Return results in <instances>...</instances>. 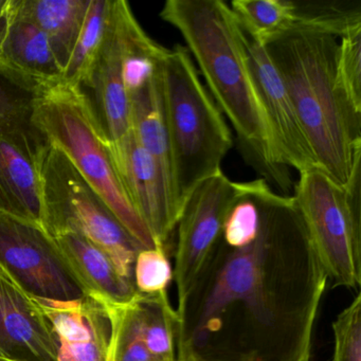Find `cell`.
Segmentation results:
<instances>
[{
	"label": "cell",
	"mask_w": 361,
	"mask_h": 361,
	"mask_svg": "<svg viewBox=\"0 0 361 361\" xmlns=\"http://www.w3.org/2000/svg\"><path fill=\"white\" fill-rule=\"evenodd\" d=\"M261 226L219 240L178 317L177 361H310L327 286L293 196L257 179Z\"/></svg>",
	"instance_id": "1"
},
{
	"label": "cell",
	"mask_w": 361,
	"mask_h": 361,
	"mask_svg": "<svg viewBox=\"0 0 361 361\" xmlns=\"http://www.w3.org/2000/svg\"><path fill=\"white\" fill-rule=\"evenodd\" d=\"M162 20L176 28L209 94L235 132L240 152L264 180L290 196L295 183L276 147L249 68L244 33L223 0H168Z\"/></svg>",
	"instance_id": "2"
},
{
	"label": "cell",
	"mask_w": 361,
	"mask_h": 361,
	"mask_svg": "<svg viewBox=\"0 0 361 361\" xmlns=\"http://www.w3.org/2000/svg\"><path fill=\"white\" fill-rule=\"evenodd\" d=\"M312 145L319 168L344 185L361 157V121L344 107L335 88L338 41L290 32L265 46Z\"/></svg>",
	"instance_id": "3"
},
{
	"label": "cell",
	"mask_w": 361,
	"mask_h": 361,
	"mask_svg": "<svg viewBox=\"0 0 361 361\" xmlns=\"http://www.w3.org/2000/svg\"><path fill=\"white\" fill-rule=\"evenodd\" d=\"M161 87L178 223L190 194L202 181L221 171L233 138L225 117L200 81L185 46L176 45L164 52Z\"/></svg>",
	"instance_id": "4"
},
{
	"label": "cell",
	"mask_w": 361,
	"mask_h": 361,
	"mask_svg": "<svg viewBox=\"0 0 361 361\" xmlns=\"http://www.w3.org/2000/svg\"><path fill=\"white\" fill-rule=\"evenodd\" d=\"M35 120L49 145L67 156L130 235L145 249L159 248L128 200L83 90L62 80L43 83Z\"/></svg>",
	"instance_id": "5"
},
{
	"label": "cell",
	"mask_w": 361,
	"mask_h": 361,
	"mask_svg": "<svg viewBox=\"0 0 361 361\" xmlns=\"http://www.w3.org/2000/svg\"><path fill=\"white\" fill-rule=\"evenodd\" d=\"M293 198L312 249L336 286L361 284V157L338 185L320 169L300 173Z\"/></svg>",
	"instance_id": "6"
},
{
	"label": "cell",
	"mask_w": 361,
	"mask_h": 361,
	"mask_svg": "<svg viewBox=\"0 0 361 361\" xmlns=\"http://www.w3.org/2000/svg\"><path fill=\"white\" fill-rule=\"evenodd\" d=\"M37 166L46 231L52 238L67 232L85 236L134 282L135 259L145 248L61 149L50 145Z\"/></svg>",
	"instance_id": "7"
},
{
	"label": "cell",
	"mask_w": 361,
	"mask_h": 361,
	"mask_svg": "<svg viewBox=\"0 0 361 361\" xmlns=\"http://www.w3.org/2000/svg\"><path fill=\"white\" fill-rule=\"evenodd\" d=\"M0 272L35 299L85 297L56 240L41 226L0 216Z\"/></svg>",
	"instance_id": "8"
},
{
	"label": "cell",
	"mask_w": 361,
	"mask_h": 361,
	"mask_svg": "<svg viewBox=\"0 0 361 361\" xmlns=\"http://www.w3.org/2000/svg\"><path fill=\"white\" fill-rule=\"evenodd\" d=\"M238 194V183L219 171L193 190L177 223L173 280L177 289V317L214 252L224 223Z\"/></svg>",
	"instance_id": "9"
},
{
	"label": "cell",
	"mask_w": 361,
	"mask_h": 361,
	"mask_svg": "<svg viewBox=\"0 0 361 361\" xmlns=\"http://www.w3.org/2000/svg\"><path fill=\"white\" fill-rule=\"evenodd\" d=\"M137 22L124 0H111L109 20L85 87L101 135L107 145L121 140L130 130V97L124 86L123 63L128 39Z\"/></svg>",
	"instance_id": "10"
},
{
	"label": "cell",
	"mask_w": 361,
	"mask_h": 361,
	"mask_svg": "<svg viewBox=\"0 0 361 361\" xmlns=\"http://www.w3.org/2000/svg\"><path fill=\"white\" fill-rule=\"evenodd\" d=\"M243 33L249 68L283 161L299 174L320 169L293 101L266 48L251 39L244 30Z\"/></svg>",
	"instance_id": "11"
},
{
	"label": "cell",
	"mask_w": 361,
	"mask_h": 361,
	"mask_svg": "<svg viewBox=\"0 0 361 361\" xmlns=\"http://www.w3.org/2000/svg\"><path fill=\"white\" fill-rule=\"evenodd\" d=\"M114 166L133 207L149 228L159 248L166 250L176 228L170 194L157 164L141 147L132 130L109 145Z\"/></svg>",
	"instance_id": "12"
},
{
	"label": "cell",
	"mask_w": 361,
	"mask_h": 361,
	"mask_svg": "<svg viewBox=\"0 0 361 361\" xmlns=\"http://www.w3.org/2000/svg\"><path fill=\"white\" fill-rule=\"evenodd\" d=\"M0 359L58 361L51 324L30 297L0 272Z\"/></svg>",
	"instance_id": "13"
},
{
	"label": "cell",
	"mask_w": 361,
	"mask_h": 361,
	"mask_svg": "<svg viewBox=\"0 0 361 361\" xmlns=\"http://www.w3.org/2000/svg\"><path fill=\"white\" fill-rule=\"evenodd\" d=\"M35 300L51 324L58 361H107L111 322L98 299Z\"/></svg>",
	"instance_id": "14"
},
{
	"label": "cell",
	"mask_w": 361,
	"mask_h": 361,
	"mask_svg": "<svg viewBox=\"0 0 361 361\" xmlns=\"http://www.w3.org/2000/svg\"><path fill=\"white\" fill-rule=\"evenodd\" d=\"M42 85L0 58V136L37 164L50 145L35 120Z\"/></svg>",
	"instance_id": "15"
},
{
	"label": "cell",
	"mask_w": 361,
	"mask_h": 361,
	"mask_svg": "<svg viewBox=\"0 0 361 361\" xmlns=\"http://www.w3.org/2000/svg\"><path fill=\"white\" fill-rule=\"evenodd\" d=\"M0 58L42 83L61 81L64 75L47 35L20 16L11 0L0 22Z\"/></svg>",
	"instance_id": "16"
},
{
	"label": "cell",
	"mask_w": 361,
	"mask_h": 361,
	"mask_svg": "<svg viewBox=\"0 0 361 361\" xmlns=\"http://www.w3.org/2000/svg\"><path fill=\"white\" fill-rule=\"evenodd\" d=\"M54 238L86 295L124 304L138 293L134 282L123 278L109 255L85 236L67 232Z\"/></svg>",
	"instance_id": "17"
},
{
	"label": "cell",
	"mask_w": 361,
	"mask_h": 361,
	"mask_svg": "<svg viewBox=\"0 0 361 361\" xmlns=\"http://www.w3.org/2000/svg\"><path fill=\"white\" fill-rule=\"evenodd\" d=\"M130 130L161 173L170 194L173 216L177 225L173 202L172 160L162 99L161 61L151 81L145 87L130 94Z\"/></svg>",
	"instance_id": "18"
},
{
	"label": "cell",
	"mask_w": 361,
	"mask_h": 361,
	"mask_svg": "<svg viewBox=\"0 0 361 361\" xmlns=\"http://www.w3.org/2000/svg\"><path fill=\"white\" fill-rule=\"evenodd\" d=\"M0 216L44 228L37 164L3 136H0Z\"/></svg>",
	"instance_id": "19"
},
{
	"label": "cell",
	"mask_w": 361,
	"mask_h": 361,
	"mask_svg": "<svg viewBox=\"0 0 361 361\" xmlns=\"http://www.w3.org/2000/svg\"><path fill=\"white\" fill-rule=\"evenodd\" d=\"M90 0H11L12 8L45 32L66 68L79 39Z\"/></svg>",
	"instance_id": "20"
},
{
	"label": "cell",
	"mask_w": 361,
	"mask_h": 361,
	"mask_svg": "<svg viewBox=\"0 0 361 361\" xmlns=\"http://www.w3.org/2000/svg\"><path fill=\"white\" fill-rule=\"evenodd\" d=\"M291 32H310L341 39L361 29V3L355 0H293ZM290 33V32H289Z\"/></svg>",
	"instance_id": "21"
},
{
	"label": "cell",
	"mask_w": 361,
	"mask_h": 361,
	"mask_svg": "<svg viewBox=\"0 0 361 361\" xmlns=\"http://www.w3.org/2000/svg\"><path fill=\"white\" fill-rule=\"evenodd\" d=\"M240 28L265 47L293 30V0H233L230 4Z\"/></svg>",
	"instance_id": "22"
},
{
	"label": "cell",
	"mask_w": 361,
	"mask_h": 361,
	"mask_svg": "<svg viewBox=\"0 0 361 361\" xmlns=\"http://www.w3.org/2000/svg\"><path fill=\"white\" fill-rule=\"evenodd\" d=\"M111 0H90L79 39L73 48L62 81L75 88L87 84L97 54L106 30Z\"/></svg>",
	"instance_id": "23"
},
{
	"label": "cell",
	"mask_w": 361,
	"mask_h": 361,
	"mask_svg": "<svg viewBox=\"0 0 361 361\" xmlns=\"http://www.w3.org/2000/svg\"><path fill=\"white\" fill-rule=\"evenodd\" d=\"M335 88L348 113L361 121V29L338 42Z\"/></svg>",
	"instance_id": "24"
},
{
	"label": "cell",
	"mask_w": 361,
	"mask_h": 361,
	"mask_svg": "<svg viewBox=\"0 0 361 361\" xmlns=\"http://www.w3.org/2000/svg\"><path fill=\"white\" fill-rule=\"evenodd\" d=\"M259 226L257 180L238 183V194L226 217L221 240L232 248L247 246L257 238Z\"/></svg>",
	"instance_id": "25"
},
{
	"label": "cell",
	"mask_w": 361,
	"mask_h": 361,
	"mask_svg": "<svg viewBox=\"0 0 361 361\" xmlns=\"http://www.w3.org/2000/svg\"><path fill=\"white\" fill-rule=\"evenodd\" d=\"M96 299L104 306L111 322L107 361H160L149 352L141 338L126 303L116 304Z\"/></svg>",
	"instance_id": "26"
},
{
	"label": "cell",
	"mask_w": 361,
	"mask_h": 361,
	"mask_svg": "<svg viewBox=\"0 0 361 361\" xmlns=\"http://www.w3.org/2000/svg\"><path fill=\"white\" fill-rule=\"evenodd\" d=\"M137 293L158 295L166 293L173 280V267L164 248L142 249L135 259L133 271Z\"/></svg>",
	"instance_id": "27"
},
{
	"label": "cell",
	"mask_w": 361,
	"mask_h": 361,
	"mask_svg": "<svg viewBox=\"0 0 361 361\" xmlns=\"http://www.w3.org/2000/svg\"><path fill=\"white\" fill-rule=\"evenodd\" d=\"M333 361H361V293L338 314L331 324Z\"/></svg>",
	"instance_id": "28"
},
{
	"label": "cell",
	"mask_w": 361,
	"mask_h": 361,
	"mask_svg": "<svg viewBox=\"0 0 361 361\" xmlns=\"http://www.w3.org/2000/svg\"><path fill=\"white\" fill-rule=\"evenodd\" d=\"M8 0H0V22L3 20L4 14H5L6 9H7Z\"/></svg>",
	"instance_id": "29"
},
{
	"label": "cell",
	"mask_w": 361,
	"mask_h": 361,
	"mask_svg": "<svg viewBox=\"0 0 361 361\" xmlns=\"http://www.w3.org/2000/svg\"><path fill=\"white\" fill-rule=\"evenodd\" d=\"M0 361H8V360H3V359H0Z\"/></svg>",
	"instance_id": "30"
}]
</instances>
